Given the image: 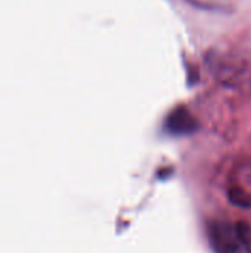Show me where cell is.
Returning a JSON list of instances; mask_svg holds the SVG:
<instances>
[{"label": "cell", "instance_id": "6da1fadb", "mask_svg": "<svg viewBox=\"0 0 251 253\" xmlns=\"http://www.w3.org/2000/svg\"><path fill=\"white\" fill-rule=\"evenodd\" d=\"M207 234L215 253H251V228L244 222L213 221Z\"/></svg>", "mask_w": 251, "mask_h": 253}, {"label": "cell", "instance_id": "7a4b0ae2", "mask_svg": "<svg viewBox=\"0 0 251 253\" xmlns=\"http://www.w3.org/2000/svg\"><path fill=\"white\" fill-rule=\"evenodd\" d=\"M209 67L216 79L229 87H238L250 82V68L244 61L238 58L216 53L209 58Z\"/></svg>", "mask_w": 251, "mask_h": 253}, {"label": "cell", "instance_id": "3957f363", "mask_svg": "<svg viewBox=\"0 0 251 253\" xmlns=\"http://www.w3.org/2000/svg\"><path fill=\"white\" fill-rule=\"evenodd\" d=\"M197 127V120L185 105H178L176 108H173L166 119V129L173 135L192 133Z\"/></svg>", "mask_w": 251, "mask_h": 253}, {"label": "cell", "instance_id": "277c9868", "mask_svg": "<svg viewBox=\"0 0 251 253\" xmlns=\"http://www.w3.org/2000/svg\"><path fill=\"white\" fill-rule=\"evenodd\" d=\"M238 190L251 196V159L244 162L238 169Z\"/></svg>", "mask_w": 251, "mask_h": 253}]
</instances>
